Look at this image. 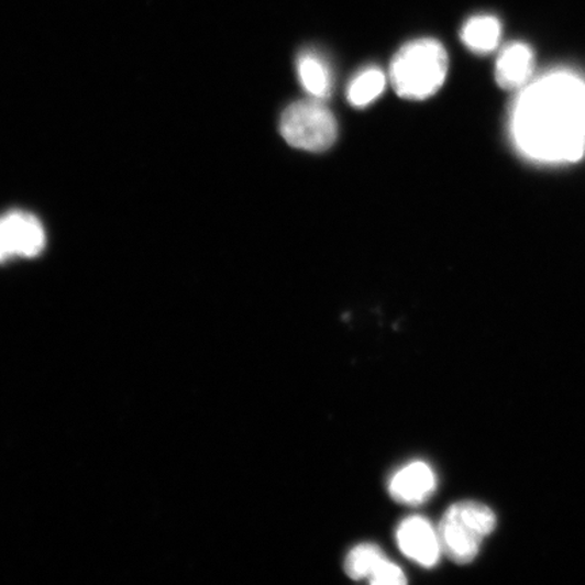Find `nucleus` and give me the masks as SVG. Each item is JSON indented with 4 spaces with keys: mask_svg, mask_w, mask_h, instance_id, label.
<instances>
[{
    "mask_svg": "<svg viewBox=\"0 0 585 585\" xmlns=\"http://www.w3.org/2000/svg\"><path fill=\"white\" fill-rule=\"evenodd\" d=\"M515 150L538 165H567L585 156V78L553 69L520 89L510 113Z\"/></svg>",
    "mask_w": 585,
    "mask_h": 585,
    "instance_id": "1",
    "label": "nucleus"
},
{
    "mask_svg": "<svg viewBox=\"0 0 585 585\" xmlns=\"http://www.w3.org/2000/svg\"><path fill=\"white\" fill-rule=\"evenodd\" d=\"M449 57L437 40L411 41L397 52L390 64V80L400 97L426 99L441 89L446 79Z\"/></svg>",
    "mask_w": 585,
    "mask_h": 585,
    "instance_id": "2",
    "label": "nucleus"
},
{
    "mask_svg": "<svg viewBox=\"0 0 585 585\" xmlns=\"http://www.w3.org/2000/svg\"><path fill=\"white\" fill-rule=\"evenodd\" d=\"M534 71V54L529 45L514 43L506 46L496 62L497 84L506 90L523 89Z\"/></svg>",
    "mask_w": 585,
    "mask_h": 585,
    "instance_id": "8",
    "label": "nucleus"
},
{
    "mask_svg": "<svg viewBox=\"0 0 585 585\" xmlns=\"http://www.w3.org/2000/svg\"><path fill=\"white\" fill-rule=\"evenodd\" d=\"M297 73L303 89L313 99L329 98L332 92V74L329 64L313 51L302 52L297 58Z\"/></svg>",
    "mask_w": 585,
    "mask_h": 585,
    "instance_id": "9",
    "label": "nucleus"
},
{
    "mask_svg": "<svg viewBox=\"0 0 585 585\" xmlns=\"http://www.w3.org/2000/svg\"><path fill=\"white\" fill-rule=\"evenodd\" d=\"M397 545L408 559L424 567L437 565L442 548L438 531L423 517L404 519L396 531Z\"/></svg>",
    "mask_w": 585,
    "mask_h": 585,
    "instance_id": "6",
    "label": "nucleus"
},
{
    "mask_svg": "<svg viewBox=\"0 0 585 585\" xmlns=\"http://www.w3.org/2000/svg\"><path fill=\"white\" fill-rule=\"evenodd\" d=\"M501 38V23L494 15H476L467 20L461 40L475 54H489Z\"/></svg>",
    "mask_w": 585,
    "mask_h": 585,
    "instance_id": "10",
    "label": "nucleus"
},
{
    "mask_svg": "<svg viewBox=\"0 0 585 585\" xmlns=\"http://www.w3.org/2000/svg\"><path fill=\"white\" fill-rule=\"evenodd\" d=\"M368 582L378 585H401L407 583V578L400 566L385 559L382 565L377 567V571L368 578Z\"/></svg>",
    "mask_w": 585,
    "mask_h": 585,
    "instance_id": "13",
    "label": "nucleus"
},
{
    "mask_svg": "<svg viewBox=\"0 0 585 585\" xmlns=\"http://www.w3.org/2000/svg\"><path fill=\"white\" fill-rule=\"evenodd\" d=\"M385 559L383 550L377 545L362 543V545L351 550L344 567H346V573L351 578L362 581V578H371Z\"/></svg>",
    "mask_w": 585,
    "mask_h": 585,
    "instance_id": "12",
    "label": "nucleus"
},
{
    "mask_svg": "<svg viewBox=\"0 0 585 585\" xmlns=\"http://www.w3.org/2000/svg\"><path fill=\"white\" fill-rule=\"evenodd\" d=\"M44 247V228L34 216L13 212L0 218V263L37 256Z\"/></svg>",
    "mask_w": 585,
    "mask_h": 585,
    "instance_id": "5",
    "label": "nucleus"
},
{
    "mask_svg": "<svg viewBox=\"0 0 585 585\" xmlns=\"http://www.w3.org/2000/svg\"><path fill=\"white\" fill-rule=\"evenodd\" d=\"M386 78L382 69L365 68L349 85L347 99L354 108H365L382 96Z\"/></svg>",
    "mask_w": 585,
    "mask_h": 585,
    "instance_id": "11",
    "label": "nucleus"
},
{
    "mask_svg": "<svg viewBox=\"0 0 585 585\" xmlns=\"http://www.w3.org/2000/svg\"><path fill=\"white\" fill-rule=\"evenodd\" d=\"M496 528L489 507L476 501H460L449 507L439 525L442 552L457 564H470L477 558L485 537Z\"/></svg>",
    "mask_w": 585,
    "mask_h": 585,
    "instance_id": "3",
    "label": "nucleus"
},
{
    "mask_svg": "<svg viewBox=\"0 0 585 585\" xmlns=\"http://www.w3.org/2000/svg\"><path fill=\"white\" fill-rule=\"evenodd\" d=\"M435 488V473L423 461H415L401 467L389 483L390 496L408 506L421 505L434 494Z\"/></svg>",
    "mask_w": 585,
    "mask_h": 585,
    "instance_id": "7",
    "label": "nucleus"
},
{
    "mask_svg": "<svg viewBox=\"0 0 585 585\" xmlns=\"http://www.w3.org/2000/svg\"><path fill=\"white\" fill-rule=\"evenodd\" d=\"M280 134L295 148L321 152L335 143V117L319 99L291 103L280 117Z\"/></svg>",
    "mask_w": 585,
    "mask_h": 585,
    "instance_id": "4",
    "label": "nucleus"
}]
</instances>
